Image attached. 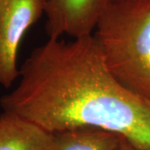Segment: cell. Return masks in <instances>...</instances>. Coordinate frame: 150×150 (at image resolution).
Instances as JSON below:
<instances>
[{
	"instance_id": "1",
	"label": "cell",
	"mask_w": 150,
	"mask_h": 150,
	"mask_svg": "<svg viewBox=\"0 0 150 150\" xmlns=\"http://www.w3.org/2000/svg\"><path fill=\"white\" fill-rule=\"evenodd\" d=\"M16 88L0 98L3 111L56 133L93 127L150 150V100L111 74L94 34L69 42L48 39L20 69Z\"/></svg>"
},
{
	"instance_id": "2",
	"label": "cell",
	"mask_w": 150,
	"mask_h": 150,
	"mask_svg": "<svg viewBox=\"0 0 150 150\" xmlns=\"http://www.w3.org/2000/svg\"><path fill=\"white\" fill-rule=\"evenodd\" d=\"M94 36L111 74L150 100V0H112Z\"/></svg>"
},
{
	"instance_id": "3",
	"label": "cell",
	"mask_w": 150,
	"mask_h": 150,
	"mask_svg": "<svg viewBox=\"0 0 150 150\" xmlns=\"http://www.w3.org/2000/svg\"><path fill=\"white\" fill-rule=\"evenodd\" d=\"M48 0H0V85L10 88L20 76L17 54L28 28L45 13Z\"/></svg>"
},
{
	"instance_id": "4",
	"label": "cell",
	"mask_w": 150,
	"mask_h": 150,
	"mask_svg": "<svg viewBox=\"0 0 150 150\" xmlns=\"http://www.w3.org/2000/svg\"><path fill=\"white\" fill-rule=\"evenodd\" d=\"M112 0H48L46 33L50 39L64 34L74 38L93 34L97 23Z\"/></svg>"
},
{
	"instance_id": "5",
	"label": "cell",
	"mask_w": 150,
	"mask_h": 150,
	"mask_svg": "<svg viewBox=\"0 0 150 150\" xmlns=\"http://www.w3.org/2000/svg\"><path fill=\"white\" fill-rule=\"evenodd\" d=\"M0 150H56L54 134L17 113L3 111Z\"/></svg>"
},
{
	"instance_id": "6",
	"label": "cell",
	"mask_w": 150,
	"mask_h": 150,
	"mask_svg": "<svg viewBox=\"0 0 150 150\" xmlns=\"http://www.w3.org/2000/svg\"><path fill=\"white\" fill-rule=\"evenodd\" d=\"M56 150H121L119 134L93 127H79L54 133Z\"/></svg>"
},
{
	"instance_id": "7",
	"label": "cell",
	"mask_w": 150,
	"mask_h": 150,
	"mask_svg": "<svg viewBox=\"0 0 150 150\" xmlns=\"http://www.w3.org/2000/svg\"><path fill=\"white\" fill-rule=\"evenodd\" d=\"M121 150H141L134 147L132 144H130L129 142L126 139H123V143H122V147H121Z\"/></svg>"
}]
</instances>
